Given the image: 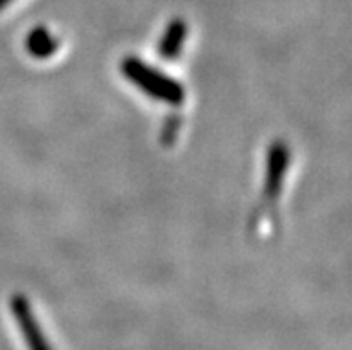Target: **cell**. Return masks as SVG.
I'll use <instances>...</instances> for the list:
<instances>
[{
  "label": "cell",
  "instance_id": "obj_5",
  "mask_svg": "<svg viewBox=\"0 0 352 350\" xmlns=\"http://www.w3.org/2000/svg\"><path fill=\"white\" fill-rule=\"evenodd\" d=\"M27 52L36 59H49L58 52L59 41L45 27H36L25 40Z\"/></svg>",
  "mask_w": 352,
  "mask_h": 350
},
{
  "label": "cell",
  "instance_id": "obj_4",
  "mask_svg": "<svg viewBox=\"0 0 352 350\" xmlns=\"http://www.w3.org/2000/svg\"><path fill=\"white\" fill-rule=\"evenodd\" d=\"M188 25L183 18H175L166 27L165 34L157 45V54L166 61H174L179 58V54L186 43Z\"/></svg>",
  "mask_w": 352,
  "mask_h": 350
},
{
  "label": "cell",
  "instance_id": "obj_2",
  "mask_svg": "<svg viewBox=\"0 0 352 350\" xmlns=\"http://www.w3.org/2000/svg\"><path fill=\"white\" fill-rule=\"evenodd\" d=\"M11 311H13V316L16 318L18 327L22 331L29 350H52L45 334L41 333V327L32 313L31 304L23 295H14L11 298Z\"/></svg>",
  "mask_w": 352,
  "mask_h": 350
},
{
  "label": "cell",
  "instance_id": "obj_1",
  "mask_svg": "<svg viewBox=\"0 0 352 350\" xmlns=\"http://www.w3.org/2000/svg\"><path fill=\"white\" fill-rule=\"evenodd\" d=\"M122 74L129 79V83H133L147 97L154 98L157 102L179 106L186 98L184 88L177 80L152 68L147 63L140 61L138 58H125L122 61Z\"/></svg>",
  "mask_w": 352,
  "mask_h": 350
},
{
  "label": "cell",
  "instance_id": "obj_6",
  "mask_svg": "<svg viewBox=\"0 0 352 350\" xmlns=\"http://www.w3.org/2000/svg\"><path fill=\"white\" fill-rule=\"evenodd\" d=\"M9 2H11V0H0V8H4V6L9 4Z\"/></svg>",
  "mask_w": 352,
  "mask_h": 350
},
{
  "label": "cell",
  "instance_id": "obj_3",
  "mask_svg": "<svg viewBox=\"0 0 352 350\" xmlns=\"http://www.w3.org/2000/svg\"><path fill=\"white\" fill-rule=\"evenodd\" d=\"M288 164H290V151L286 149L285 143H274L268 151L267 172H265V199L268 202H274L279 197Z\"/></svg>",
  "mask_w": 352,
  "mask_h": 350
}]
</instances>
